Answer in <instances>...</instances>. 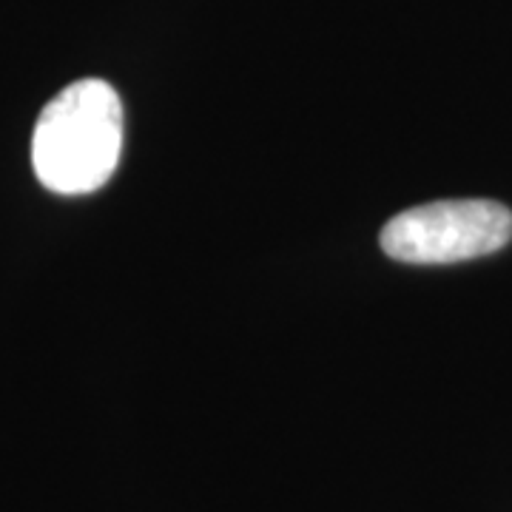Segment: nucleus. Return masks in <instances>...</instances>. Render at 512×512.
<instances>
[{
  "label": "nucleus",
  "mask_w": 512,
  "mask_h": 512,
  "mask_svg": "<svg viewBox=\"0 0 512 512\" xmlns=\"http://www.w3.org/2000/svg\"><path fill=\"white\" fill-rule=\"evenodd\" d=\"M123 151V103L100 77L55 94L32 134V165L55 194H92L109 183Z\"/></svg>",
  "instance_id": "1"
},
{
  "label": "nucleus",
  "mask_w": 512,
  "mask_h": 512,
  "mask_svg": "<svg viewBox=\"0 0 512 512\" xmlns=\"http://www.w3.org/2000/svg\"><path fill=\"white\" fill-rule=\"evenodd\" d=\"M512 211L493 200H441L407 208L382 228V251L410 265H447L501 251Z\"/></svg>",
  "instance_id": "2"
}]
</instances>
